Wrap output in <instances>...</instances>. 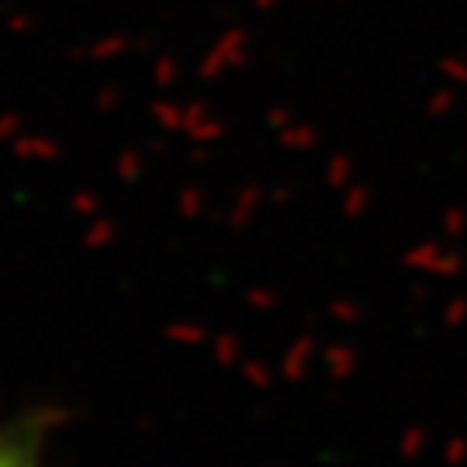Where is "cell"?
<instances>
[{
    "label": "cell",
    "instance_id": "6da1fadb",
    "mask_svg": "<svg viewBox=\"0 0 467 467\" xmlns=\"http://www.w3.org/2000/svg\"><path fill=\"white\" fill-rule=\"evenodd\" d=\"M56 416L42 405L0 419V467H49Z\"/></svg>",
    "mask_w": 467,
    "mask_h": 467
}]
</instances>
